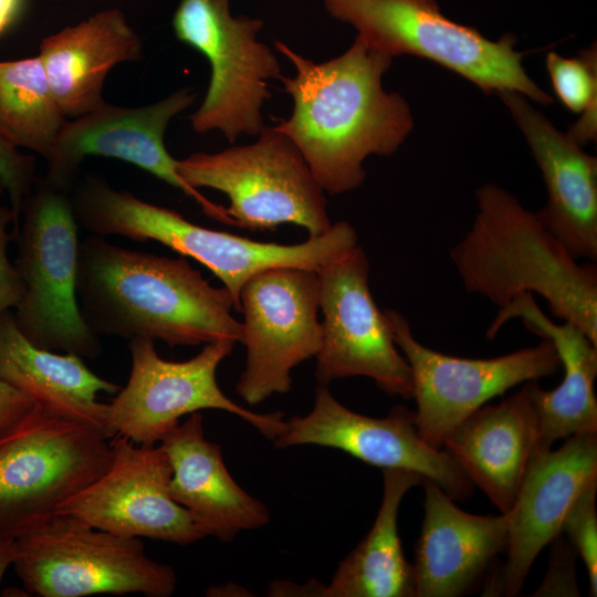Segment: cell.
Wrapping results in <instances>:
<instances>
[{"mask_svg":"<svg viewBox=\"0 0 597 597\" xmlns=\"http://www.w3.org/2000/svg\"><path fill=\"white\" fill-rule=\"evenodd\" d=\"M274 45L295 70L293 77H279L293 109L275 127L293 142L325 192L357 189L366 178L365 159L391 156L413 128L407 101L383 86L392 57L358 35L344 53L320 63L281 41Z\"/></svg>","mask_w":597,"mask_h":597,"instance_id":"6da1fadb","label":"cell"},{"mask_svg":"<svg viewBox=\"0 0 597 597\" xmlns=\"http://www.w3.org/2000/svg\"><path fill=\"white\" fill-rule=\"evenodd\" d=\"M76 293L97 335L160 339L170 347L241 343L231 294L184 256L135 251L90 234L78 245Z\"/></svg>","mask_w":597,"mask_h":597,"instance_id":"7a4b0ae2","label":"cell"},{"mask_svg":"<svg viewBox=\"0 0 597 597\" xmlns=\"http://www.w3.org/2000/svg\"><path fill=\"white\" fill-rule=\"evenodd\" d=\"M474 220L450 251L467 292L502 308L523 293L538 294L552 314L597 345V266L578 263L507 190L489 182L475 191Z\"/></svg>","mask_w":597,"mask_h":597,"instance_id":"3957f363","label":"cell"},{"mask_svg":"<svg viewBox=\"0 0 597 597\" xmlns=\"http://www.w3.org/2000/svg\"><path fill=\"white\" fill-rule=\"evenodd\" d=\"M71 199L78 227L91 234L155 240L203 264L229 291L238 312L240 291L254 274L279 266L317 271L357 245V233L346 221L332 223L323 235L296 244L259 242L212 230L172 209L115 189L96 175L77 179Z\"/></svg>","mask_w":597,"mask_h":597,"instance_id":"277c9868","label":"cell"},{"mask_svg":"<svg viewBox=\"0 0 597 597\" xmlns=\"http://www.w3.org/2000/svg\"><path fill=\"white\" fill-rule=\"evenodd\" d=\"M78 228L71 192L38 177L13 233L22 287L13 316L35 346L95 358L101 341L86 324L76 293Z\"/></svg>","mask_w":597,"mask_h":597,"instance_id":"5b68a950","label":"cell"},{"mask_svg":"<svg viewBox=\"0 0 597 597\" xmlns=\"http://www.w3.org/2000/svg\"><path fill=\"white\" fill-rule=\"evenodd\" d=\"M320 1L329 15L392 59L408 54L432 61L485 94L514 91L542 105L554 103L527 74L513 34L491 40L446 17L437 0Z\"/></svg>","mask_w":597,"mask_h":597,"instance_id":"8992f818","label":"cell"},{"mask_svg":"<svg viewBox=\"0 0 597 597\" xmlns=\"http://www.w3.org/2000/svg\"><path fill=\"white\" fill-rule=\"evenodd\" d=\"M180 177L192 188H211L229 199L232 226L249 231L292 223L308 238L326 233L332 222L327 200L293 142L275 126H264L254 143L179 159Z\"/></svg>","mask_w":597,"mask_h":597,"instance_id":"52a82bcc","label":"cell"},{"mask_svg":"<svg viewBox=\"0 0 597 597\" xmlns=\"http://www.w3.org/2000/svg\"><path fill=\"white\" fill-rule=\"evenodd\" d=\"M95 429L35 406L0 438V541L17 540L111 464L109 442Z\"/></svg>","mask_w":597,"mask_h":597,"instance_id":"ba28073f","label":"cell"},{"mask_svg":"<svg viewBox=\"0 0 597 597\" xmlns=\"http://www.w3.org/2000/svg\"><path fill=\"white\" fill-rule=\"evenodd\" d=\"M24 588L41 597L143 594L169 597L177 576L150 559L139 537L55 515L17 538L13 563Z\"/></svg>","mask_w":597,"mask_h":597,"instance_id":"9c48e42d","label":"cell"},{"mask_svg":"<svg viewBox=\"0 0 597 597\" xmlns=\"http://www.w3.org/2000/svg\"><path fill=\"white\" fill-rule=\"evenodd\" d=\"M261 19L233 17L230 0H181L172 17L177 39L200 52L210 81L199 108L190 115L193 130H220L233 144L241 134L264 127L262 107L271 97L268 82L281 66L272 50L258 40Z\"/></svg>","mask_w":597,"mask_h":597,"instance_id":"30bf717a","label":"cell"},{"mask_svg":"<svg viewBox=\"0 0 597 597\" xmlns=\"http://www.w3.org/2000/svg\"><path fill=\"white\" fill-rule=\"evenodd\" d=\"M234 345L227 339L216 341L188 360L172 362L157 354L153 339H130L129 378L107 404L112 438L122 436L137 444H155L181 417L217 409L233 413L265 438L275 440L286 428L281 412L259 413L247 409L226 396L217 383V368Z\"/></svg>","mask_w":597,"mask_h":597,"instance_id":"8fae6325","label":"cell"},{"mask_svg":"<svg viewBox=\"0 0 597 597\" xmlns=\"http://www.w3.org/2000/svg\"><path fill=\"white\" fill-rule=\"evenodd\" d=\"M383 312L411 369L417 431L437 449H442L453 428L492 398L520 384L552 376L562 367L554 345L546 338L493 358H462L422 345L400 312Z\"/></svg>","mask_w":597,"mask_h":597,"instance_id":"7c38bea8","label":"cell"},{"mask_svg":"<svg viewBox=\"0 0 597 597\" xmlns=\"http://www.w3.org/2000/svg\"><path fill=\"white\" fill-rule=\"evenodd\" d=\"M245 366L235 386L250 406L292 387V370L321 348L316 271L279 266L251 276L239 295Z\"/></svg>","mask_w":597,"mask_h":597,"instance_id":"4fadbf2b","label":"cell"},{"mask_svg":"<svg viewBox=\"0 0 597 597\" xmlns=\"http://www.w3.org/2000/svg\"><path fill=\"white\" fill-rule=\"evenodd\" d=\"M320 385L353 376L373 379L389 396L412 399L410 366L369 287V262L358 244L320 268Z\"/></svg>","mask_w":597,"mask_h":597,"instance_id":"5bb4252c","label":"cell"},{"mask_svg":"<svg viewBox=\"0 0 597 597\" xmlns=\"http://www.w3.org/2000/svg\"><path fill=\"white\" fill-rule=\"evenodd\" d=\"M196 96L186 87L140 107H122L104 102L87 114L67 119L45 158L48 170L44 179L71 192L86 157L116 158L181 190L208 217L232 226L223 206L212 202L180 177L178 159L172 158L165 145V133L170 121L191 106Z\"/></svg>","mask_w":597,"mask_h":597,"instance_id":"9a60e30c","label":"cell"},{"mask_svg":"<svg viewBox=\"0 0 597 597\" xmlns=\"http://www.w3.org/2000/svg\"><path fill=\"white\" fill-rule=\"evenodd\" d=\"M107 470L64 501L56 515L75 517L118 535L189 545L205 537L170 495L172 468L161 446L114 436Z\"/></svg>","mask_w":597,"mask_h":597,"instance_id":"2e32d148","label":"cell"},{"mask_svg":"<svg viewBox=\"0 0 597 597\" xmlns=\"http://www.w3.org/2000/svg\"><path fill=\"white\" fill-rule=\"evenodd\" d=\"M273 443L277 449L303 444L334 448L381 470H409L434 481L457 501L471 498L474 490L443 449L422 440L415 411L394 406L383 418L362 415L342 405L325 385L316 387L311 411L286 420L284 432Z\"/></svg>","mask_w":597,"mask_h":597,"instance_id":"e0dca14e","label":"cell"},{"mask_svg":"<svg viewBox=\"0 0 597 597\" xmlns=\"http://www.w3.org/2000/svg\"><path fill=\"white\" fill-rule=\"evenodd\" d=\"M597 479V432L567 438L557 449H540L507 519L506 558L491 575L483 596L519 595L540 552L562 534L566 513Z\"/></svg>","mask_w":597,"mask_h":597,"instance_id":"ac0fdd59","label":"cell"},{"mask_svg":"<svg viewBox=\"0 0 597 597\" xmlns=\"http://www.w3.org/2000/svg\"><path fill=\"white\" fill-rule=\"evenodd\" d=\"M524 135L541 170L547 200L541 223L577 260L597 261V158L583 150L523 94H496Z\"/></svg>","mask_w":597,"mask_h":597,"instance_id":"d6986e66","label":"cell"},{"mask_svg":"<svg viewBox=\"0 0 597 597\" xmlns=\"http://www.w3.org/2000/svg\"><path fill=\"white\" fill-rule=\"evenodd\" d=\"M421 484L425 515L412 564L416 597L482 591L506 549V515L468 513L434 481L422 478Z\"/></svg>","mask_w":597,"mask_h":597,"instance_id":"ffe728a7","label":"cell"},{"mask_svg":"<svg viewBox=\"0 0 597 597\" xmlns=\"http://www.w3.org/2000/svg\"><path fill=\"white\" fill-rule=\"evenodd\" d=\"M443 450L501 513H507L535 453L543 449L530 381L484 405L444 438Z\"/></svg>","mask_w":597,"mask_h":597,"instance_id":"44dd1931","label":"cell"},{"mask_svg":"<svg viewBox=\"0 0 597 597\" xmlns=\"http://www.w3.org/2000/svg\"><path fill=\"white\" fill-rule=\"evenodd\" d=\"M172 468L169 491L206 536L232 541L270 522V512L229 473L220 446L208 441L203 418L192 412L159 441Z\"/></svg>","mask_w":597,"mask_h":597,"instance_id":"7402d4cb","label":"cell"},{"mask_svg":"<svg viewBox=\"0 0 597 597\" xmlns=\"http://www.w3.org/2000/svg\"><path fill=\"white\" fill-rule=\"evenodd\" d=\"M512 318H521L531 332L551 341L564 367L563 380L555 389L545 390L536 380L530 381L541 448L549 449L558 439L597 432V345L574 324L554 323L531 293L520 294L499 308L485 336L494 338Z\"/></svg>","mask_w":597,"mask_h":597,"instance_id":"603a6c76","label":"cell"},{"mask_svg":"<svg viewBox=\"0 0 597 597\" xmlns=\"http://www.w3.org/2000/svg\"><path fill=\"white\" fill-rule=\"evenodd\" d=\"M140 56L142 40L118 9L100 11L44 38L39 54L66 117H78L101 106L108 72Z\"/></svg>","mask_w":597,"mask_h":597,"instance_id":"cb8c5ba5","label":"cell"},{"mask_svg":"<svg viewBox=\"0 0 597 597\" xmlns=\"http://www.w3.org/2000/svg\"><path fill=\"white\" fill-rule=\"evenodd\" d=\"M0 377L36 406L112 438L108 406L97 400V394H117L121 387L95 375L76 354L32 344L10 310L0 314Z\"/></svg>","mask_w":597,"mask_h":597,"instance_id":"d4e9b609","label":"cell"},{"mask_svg":"<svg viewBox=\"0 0 597 597\" xmlns=\"http://www.w3.org/2000/svg\"><path fill=\"white\" fill-rule=\"evenodd\" d=\"M384 491L374 524L338 564L325 597H416L413 567L404 555L398 512L406 493L422 478L404 469H383Z\"/></svg>","mask_w":597,"mask_h":597,"instance_id":"484cf974","label":"cell"},{"mask_svg":"<svg viewBox=\"0 0 597 597\" xmlns=\"http://www.w3.org/2000/svg\"><path fill=\"white\" fill-rule=\"evenodd\" d=\"M66 122L39 56L0 61V133L11 145L45 159Z\"/></svg>","mask_w":597,"mask_h":597,"instance_id":"4316f807","label":"cell"},{"mask_svg":"<svg viewBox=\"0 0 597 597\" xmlns=\"http://www.w3.org/2000/svg\"><path fill=\"white\" fill-rule=\"evenodd\" d=\"M546 69L553 90L561 103L579 121L568 130V136L579 146L596 140L597 135V50L596 45L584 49L576 57H564L551 51Z\"/></svg>","mask_w":597,"mask_h":597,"instance_id":"83f0119b","label":"cell"},{"mask_svg":"<svg viewBox=\"0 0 597 597\" xmlns=\"http://www.w3.org/2000/svg\"><path fill=\"white\" fill-rule=\"evenodd\" d=\"M597 479L591 480L572 503L562 525L573 549L582 557L589 579V595H597Z\"/></svg>","mask_w":597,"mask_h":597,"instance_id":"f1b7e54d","label":"cell"},{"mask_svg":"<svg viewBox=\"0 0 597 597\" xmlns=\"http://www.w3.org/2000/svg\"><path fill=\"white\" fill-rule=\"evenodd\" d=\"M36 178L35 158L22 154L0 133V180L10 199L13 233L18 228L23 201L32 191Z\"/></svg>","mask_w":597,"mask_h":597,"instance_id":"f546056e","label":"cell"},{"mask_svg":"<svg viewBox=\"0 0 597 597\" xmlns=\"http://www.w3.org/2000/svg\"><path fill=\"white\" fill-rule=\"evenodd\" d=\"M6 188L0 180V198ZM9 224H13V213L10 207L0 201V314L14 308L21 297V281L8 256V245L14 239L10 233Z\"/></svg>","mask_w":597,"mask_h":597,"instance_id":"4dcf8cb0","label":"cell"},{"mask_svg":"<svg viewBox=\"0 0 597 597\" xmlns=\"http://www.w3.org/2000/svg\"><path fill=\"white\" fill-rule=\"evenodd\" d=\"M35 406L31 398L0 377V438L20 425Z\"/></svg>","mask_w":597,"mask_h":597,"instance_id":"1f68e13d","label":"cell"},{"mask_svg":"<svg viewBox=\"0 0 597 597\" xmlns=\"http://www.w3.org/2000/svg\"><path fill=\"white\" fill-rule=\"evenodd\" d=\"M21 6L22 0H0V35L12 24Z\"/></svg>","mask_w":597,"mask_h":597,"instance_id":"d6a6232c","label":"cell"},{"mask_svg":"<svg viewBox=\"0 0 597 597\" xmlns=\"http://www.w3.org/2000/svg\"><path fill=\"white\" fill-rule=\"evenodd\" d=\"M17 555V540L0 541V584L6 570L13 565Z\"/></svg>","mask_w":597,"mask_h":597,"instance_id":"836d02e7","label":"cell"}]
</instances>
